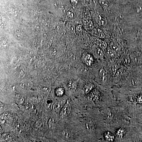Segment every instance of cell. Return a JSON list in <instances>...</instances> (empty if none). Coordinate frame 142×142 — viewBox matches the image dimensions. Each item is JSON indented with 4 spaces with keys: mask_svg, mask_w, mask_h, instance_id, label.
I'll return each instance as SVG.
<instances>
[{
    "mask_svg": "<svg viewBox=\"0 0 142 142\" xmlns=\"http://www.w3.org/2000/svg\"><path fill=\"white\" fill-rule=\"evenodd\" d=\"M70 111V102L69 100H68L61 110L60 115L62 117H64L68 114Z\"/></svg>",
    "mask_w": 142,
    "mask_h": 142,
    "instance_id": "1",
    "label": "cell"
},
{
    "mask_svg": "<svg viewBox=\"0 0 142 142\" xmlns=\"http://www.w3.org/2000/svg\"><path fill=\"white\" fill-rule=\"evenodd\" d=\"M110 48L115 52H118L120 50V47L116 42H112L110 44Z\"/></svg>",
    "mask_w": 142,
    "mask_h": 142,
    "instance_id": "2",
    "label": "cell"
},
{
    "mask_svg": "<svg viewBox=\"0 0 142 142\" xmlns=\"http://www.w3.org/2000/svg\"><path fill=\"white\" fill-rule=\"evenodd\" d=\"M105 138L107 141L112 142L114 140V137L110 132H107L105 134Z\"/></svg>",
    "mask_w": 142,
    "mask_h": 142,
    "instance_id": "3",
    "label": "cell"
},
{
    "mask_svg": "<svg viewBox=\"0 0 142 142\" xmlns=\"http://www.w3.org/2000/svg\"><path fill=\"white\" fill-rule=\"evenodd\" d=\"M31 84H32L30 82L28 81L27 80H23L20 83V86L23 89H27L31 87Z\"/></svg>",
    "mask_w": 142,
    "mask_h": 142,
    "instance_id": "4",
    "label": "cell"
},
{
    "mask_svg": "<svg viewBox=\"0 0 142 142\" xmlns=\"http://www.w3.org/2000/svg\"><path fill=\"white\" fill-rule=\"evenodd\" d=\"M85 61L87 65L90 66L93 64V58L91 55H87L86 56L85 58Z\"/></svg>",
    "mask_w": 142,
    "mask_h": 142,
    "instance_id": "5",
    "label": "cell"
},
{
    "mask_svg": "<svg viewBox=\"0 0 142 142\" xmlns=\"http://www.w3.org/2000/svg\"><path fill=\"white\" fill-rule=\"evenodd\" d=\"M64 89L61 88H58L55 90L56 95L58 96H61L64 95Z\"/></svg>",
    "mask_w": 142,
    "mask_h": 142,
    "instance_id": "6",
    "label": "cell"
},
{
    "mask_svg": "<svg viewBox=\"0 0 142 142\" xmlns=\"http://www.w3.org/2000/svg\"><path fill=\"white\" fill-rule=\"evenodd\" d=\"M125 131L123 128H120L116 132V135L119 138H122L124 135Z\"/></svg>",
    "mask_w": 142,
    "mask_h": 142,
    "instance_id": "7",
    "label": "cell"
},
{
    "mask_svg": "<svg viewBox=\"0 0 142 142\" xmlns=\"http://www.w3.org/2000/svg\"><path fill=\"white\" fill-rule=\"evenodd\" d=\"M96 34L97 36L101 38H104L105 37L104 33H103V31L101 29H98L96 30Z\"/></svg>",
    "mask_w": 142,
    "mask_h": 142,
    "instance_id": "8",
    "label": "cell"
},
{
    "mask_svg": "<svg viewBox=\"0 0 142 142\" xmlns=\"http://www.w3.org/2000/svg\"><path fill=\"white\" fill-rule=\"evenodd\" d=\"M115 52L114 51L110 48L107 49L106 52V53L107 55H108L110 57H114L115 55Z\"/></svg>",
    "mask_w": 142,
    "mask_h": 142,
    "instance_id": "9",
    "label": "cell"
},
{
    "mask_svg": "<svg viewBox=\"0 0 142 142\" xmlns=\"http://www.w3.org/2000/svg\"><path fill=\"white\" fill-rule=\"evenodd\" d=\"M94 87L93 84H88L87 86V87L85 88V92L87 93H89L93 89Z\"/></svg>",
    "mask_w": 142,
    "mask_h": 142,
    "instance_id": "10",
    "label": "cell"
},
{
    "mask_svg": "<svg viewBox=\"0 0 142 142\" xmlns=\"http://www.w3.org/2000/svg\"><path fill=\"white\" fill-rule=\"evenodd\" d=\"M99 47L102 50H104L106 49L107 47V44L106 42L103 41L101 42L99 44Z\"/></svg>",
    "mask_w": 142,
    "mask_h": 142,
    "instance_id": "11",
    "label": "cell"
},
{
    "mask_svg": "<svg viewBox=\"0 0 142 142\" xmlns=\"http://www.w3.org/2000/svg\"><path fill=\"white\" fill-rule=\"evenodd\" d=\"M53 109L54 111L56 112H58L60 110V105L59 103H56L53 106Z\"/></svg>",
    "mask_w": 142,
    "mask_h": 142,
    "instance_id": "12",
    "label": "cell"
},
{
    "mask_svg": "<svg viewBox=\"0 0 142 142\" xmlns=\"http://www.w3.org/2000/svg\"><path fill=\"white\" fill-rule=\"evenodd\" d=\"M69 87L71 89H74L76 87V84L75 82L74 81H70L68 83Z\"/></svg>",
    "mask_w": 142,
    "mask_h": 142,
    "instance_id": "13",
    "label": "cell"
},
{
    "mask_svg": "<svg viewBox=\"0 0 142 142\" xmlns=\"http://www.w3.org/2000/svg\"><path fill=\"white\" fill-rule=\"evenodd\" d=\"M96 53L97 55L99 57H102L103 56V53L102 50L100 48H97L96 50Z\"/></svg>",
    "mask_w": 142,
    "mask_h": 142,
    "instance_id": "14",
    "label": "cell"
},
{
    "mask_svg": "<svg viewBox=\"0 0 142 142\" xmlns=\"http://www.w3.org/2000/svg\"><path fill=\"white\" fill-rule=\"evenodd\" d=\"M122 61L123 64H129L130 63V59H129V57H124V58L122 59Z\"/></svg>",
    "mask_w": 142,
    "mask_h": 142,
    "instance_id": "15",
    "label": "cell"
},
{
    "mask_svg": "<svg viewBox=\"0 0 142 142\" xmlns=\"http://www.w3.org/2000/svg\"><path fill=\"white\" fill-rule=\"evenodd\" d=\"M99 18L100 19V22L102 25H105L107 24V19L105 17H101L99 16Z\"/></svg>",
    "mask_w": 142,
    "mask_h": 142,
    "instance_id": "16",
    "label": "cell"
},
{
    "mask_svg": "<svg viewBox=\"0 0 142 142\" xmlns=\"http://www.w3.org/2000/svg\"><path fill=\"white\" fill-rule=\"evenodd\" d=\"M25 75V72H24L23 70H20L18 73V78H23Z\"/></svg>",
    "mask_w": 142,
    "mask_h": 142,
    "instance_id": "17",
    "label": "cell"
},
{
    "mask_svg": "<svg viewBox=\"0 0 142 142\" xmlns=\"http://www.w3.org/2000/svg\"><path fill=\"white\" fill-rule=\"evenodd\" d=\"M62 135L64 138L66 139H69L70 138V134L66 131H63L62 133Z\"/></svg>",
    "mask_w": 142,
    "mask_h": 142,
    "instance_id": "18",
    "label": "cell"
},
{
    "mask_svg": "<svg viewBox=\"0 0 142 142\" xmlns=\"http://www.w3.org/2000/svg\"><path fill=\"white\" fill-rule=\"evenodd\" d=\"M42 125V122H41V121H40V120H38V121H37L36 122L35 124H34V127L36 128H39V127H41Z\"/></svg>",
    "mask_w": 142,
    "mask_h": 142,
    "instance_id": "19",
    "label": "cell"
},
{
    "mask_svg": "<svg viewBox=\"0 0 142 142\" xmlns=\"http://www.w3.org/2000/svg\"><path fill=\"white\" fill-rule=\"evenodd\" d=\"M46 109L48 111L51 110L52 109V106L51 103H47L46 105Z\"/></svg>",
    "mask_w": 142,
    "mask_h": 142,
    "instance_id": "20",
    "label": "cell"
},
{
    "mask_svg": "<svg viewBox=\"0 0 142 142\" xmlns=\"http://www.w3.org/2000/svg\"><path fill=\"white\" fill-rule=\"evenodd\" d=\"M100 4L103 6H104V7L107 6L108 5V3H107V2L105 0H101L100 2Z\"/></svg>",
    "mask_w": 142,
    "mask_h": 142,
    "instance_id": "21",
    "label": "cell"
},
{
    "mask_svg": "<svg viewBox=\"0 0 142 142\" xmlns=\"http://www.w3.org/2000/svg\"><path fill=\"white\" fill-rule=\"evenodd\" d=\"M100 74H101V77H102V78L103 79V80H104L106 78V76H105V74L104 72V71H100Z\"/></svg>",
    "mask_w": 142,
    "mask_h": 142,
    "instance_id": "22",
    "label": "cell"
},
{
    "mask_svg": "<svg viewBox=\"0 0 142 142\" xmlns=\"http://www.w3.org/2000/svg\"><path fill=\"white\" fill-rule=\"evenodd\" d=\"M78 31L79 32H81L82 31V28L80 26H78V28H77Z\"/></svg>",
    "mask_w": 142,
    "mask_h": 142,
    "instance_id": "23",
    "label": "cell"
},
{
    "mask_svg": "<svg viewBox=\"0 0 142 142\" xmlns=\"http://www.w3.org/2000/svg\"><path fill=\"white\" fill-rule=\"evenodd\" d=\"M138 102L140 103H142V96L140 97L138 99Z\"/></svg>",
    "mask_w": 142,
    "mask_h": 142,
    "instance_id": "24",
    "label": "cell"
}]
</instances>
